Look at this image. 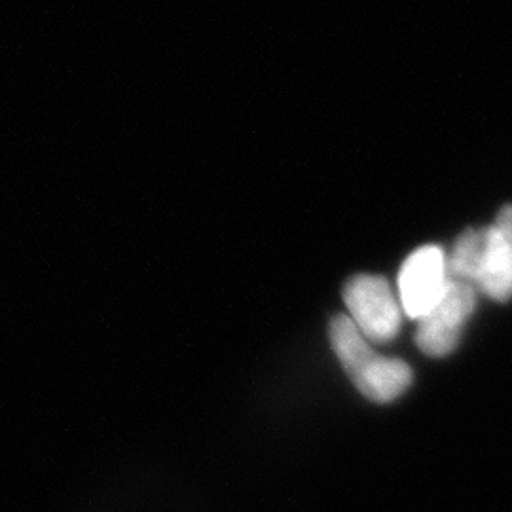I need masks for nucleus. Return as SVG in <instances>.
I'll return each mask as SVG.
<instances>
[{"label":"nucleus","mask_w":512,"mask_h":512,"mask_svg":"<svg viewBox=\"0 0 512 512\" xmlns=\"http://www.w3.org/2000/svg\"><path fill=\"white\" fill-rule=\"evenodd\" d=\"M330 344L349 380L374 403L397 401L412 385V370L401 359L376 353L349 315H336L330 323Z\"/></svg>","instance_id":"obj_1"},{"label":"nucleus","mask_w":512,"mask_h":512,"mask_svg":"<svg viewBox=\"0 0 512 512\" xmlns=\"http://www.w3.org/2000/svg\"><path fill=\"white\" fill-rule=\"evenodd\" d=\"M349 319L370 344L391 342L403 325V308L382 275L351 277L344 287Z\"/></svg>","instance_id":"obj_2"},{"label":"nucleus","mask_w":512,"mask_h":512,"mask_svg":"<svg viewBox=\"0 0 512 512\" xmlns=\"http://www.w3.org/2000/svg\"><path fill=\"white\" fill-rule=\"evenodd\" d=\"M473 285L450 277L448 289L439 304L418 321L416 346L429 357H446L458 348L465 323L475 313Z\"/></svg>","instance_id":"obj_3"},{"label":"nucleus","mask_w":512,"mask_h":512,"mask_svg":"<svg viewBox=\"0 0 512 512\" xmlns=\"http://www.w3.org/2000/svg\"><path fill=\"white\" fill-rule=\"evenodd\" d=\"M448 255L439 245H423L404 260L399 272V302L404 317L420 321L448 289Z\"/></svg>","instance_id":"obj_4"},{"label":"nucleus","mask_w":512,"mask_h":512,"mask_svg":"<svg viewBox=\"0 0 512 512\" xmlns=\"http://www.w3.org/2000/svg\"><path fill=\"white\" fill-rule=\"evenodd\" d=\"M476 291L495 302L512 298V205H505L492 226L475 283Z\"/></svg>","instance_id":"obj_5"}]
</instances>
